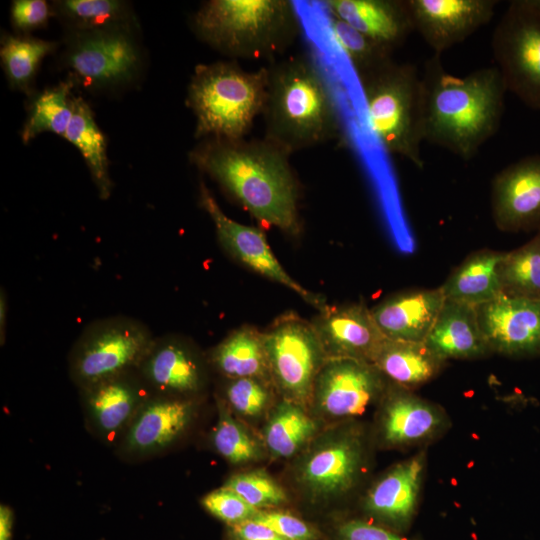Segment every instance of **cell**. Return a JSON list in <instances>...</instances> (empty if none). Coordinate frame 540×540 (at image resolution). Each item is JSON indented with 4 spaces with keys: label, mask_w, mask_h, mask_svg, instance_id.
<instances>
[{
    "label": "cell",
    "mask_w": 540,
    "mask_h": 540,
    "mask_svg": "<svg viewBox=\"0 0 540 540\" xmlns=\"http://www.w3.org/2000/svg\"><path fill=\"white\" fill-rule=\"evenodd\" d=\"M222 399L233 413L257 417L269 406L271 392L267 382L256 378L228 379Z\"/></svg>",
    "instance_id": "obj_38"
},
{
    "label": "cell",
    "mask_w": 540,
    "mask_h": 540,
    "mask_svg": "<svg viewBox=\"0 0 540 540\" xmlns=\"http://www.w3.org/2000/svg\"><path fill=\"white\" fill-rule=\"evenodd\" d=\"M504 255L487 248L469 254L439 286L445 299L478 307L498 297Z\"/></svg>",
    "instance_id": "obj_26"
},
{
    "label": "cell",
    "mask_w": 540,
    "mask_h": 540,
    "mask_svg": "<svg viewBox=\"0 0 540 540\" xmlns=\"http://www.w3.org/2000/svg\"><path fill=\"white\" fill-rule=\"evenodd\" d=\"M414 32L442 55L487 25L495 14L496 0H407Z\"/></svg>",
    "instance_id": "obj_17"
},
{
    "label": "cell",
    "mask_w": 540,
    "mask_h": 540,
    "mask_svg": "<svg viewBox=\"0 0 540 540\" xmlns=\"http://www.w3.org/2000/svg\"><path fill=\"white\" fill-rule=\"evenodd\" d=\"M267 67L262 112L264 138L292 155L343 133L344 118L334 86L311 54L287 56Z\"/></svg>",
    "instance_id": "obj_3"
},
{
    "label": "cell",
    "mask_w": 540,
    "mask_h": 540,
    "mask_svg": "<svg viewBox=\"0 0 540 540\" xmlns=\"http://www.w3.org/2000/svg\"><path fill=\"white\" fill-rule=\"evenodd\" d=\"M426 469V451L399 462L386 471L367 491L365 514L379 525L403 533L417 512Z\"/></svg>",
    "instance_id": "obj_19"
},
{
    "label": "cell",
    "mask_w": 540,
    "mask_h": 540,
    "mask_svg": "<svg viewBox=\"0 0 540 540\" xmlns=\"http://www.w3.org/2000/svg\"><path fill=\"white\" fill-rule=\"evenodd\" d=\"M64 60L85 87L113 89L131 83L139 74L142 58L132 28L73 31Z\"/></svg>",
    "instance_id": "obj_10"
},
{
    "label": "cell",
    "mask_w": 540,
    "mask_h": 540,
    "mask_svg": "<svg viewBox=\"0 0 540 540\" xmlns=\"http://www.w3.org/2000/svg\"><path fill=\"white\" fill-rule=\"evenodd\" d=\"M51 7L73 31L132 28V12L124 1L62 0L53 2Z\"/></svg>",
    "instance_id": "obj_31"
},
{
    "label": "cell",
    "mask_w": 540,
    "mask_h": 540,
    "mask_svg": "<svg viewBox=\"0 0 540 540\" xmlns=\"http://www.w3.org/2000/svg\"><path fill=\"white\" fill-rule=\"evenodd\" d=\"M533 5L540 10V0H531Z\"/></svg>",
    "instance_id": "obj_46"
},
{
    "label": "cell",
    "mask_w": 540,
    "mask_h": 540,
    "mask_svg": "<svg viewBox=\"0 0 540 540\" xmlns=\"http://www.w3.org/2000/svg\"><path fill=\"white\" fill-rule=\"evenodd\" d=\"M195 35L233 59H278L296 41L302 20L290 0H210L194 13Z\"/></svg>",
    "instance_id": "obj_4"
},
{
    "label": "cell",
    "mask_w": 540,
    "mask_h": 540,
    "mask_svg": "<svg viewBox=\"0 0 540 540\" xmlns=\"http://www.w3.org/2000/svg\"><path fill=\"white\" fill-rule=\"evenodd\" d=\"M73 83L72 78L60 82L34 99L21 133L24 143L43 132L64 136L74 111V97L71 96Z\"/></svg>",
    "instance_id": "obj_32"
},
{
    "label": "cell",
    "mask_w": 540,
    "mask_h": 540,
    "mask_svg": "<svg viewBox=\"0 0 540 540\" xmlns=\"http://www.w3.org/2000/svg\"><path fill=\"white\" fill-rule=\"evenodd\" d=\"M306 408L283 399L271 411L263 430V444L275 458L295 455L317 432Z\"/></svg>",
    "instance_id": "obj_30"
},
{
    "label": "cell",
    "mask_w": 540,
    "mask_h": 540,
    "mask_svg": "<svg viewBox=\"0 0 540 540\" xmlns=\"http://www.w3.org/2000/svg\"><path fill=\"white\" fill-rule=\"evenodd\" d=\"M56 46V42L27 35L2 37L1 62L11 87L23 92L29 91L41 61Z\"/></svg>",
    "instance_id": "obj_33"
},
{
    "label": "cell",
    "mask_w": 540,
    "mask_h": 540,
    "mask_svg": "<svg viewBox=\"0 0 540 540\" xmlns=\"http://www.w3.org/2000/svg\"><path fill=\"white\" fill-rule=\"evenodd\" d=\"M389 384L372 363L327 358L315 379L311 405L326 419H350L380 402Z\"/></svg>",
    "instance_id": "obj_12"
},
{
    "label": "cell",
    "mask_w": 540,
    "mask_h": 540,
    "mask_svg": "<svg viewBox=\"0 0 540 540\" xmlns=\"http://www.w3.org/2000/svg\"><path fill=\"white\" fill-rule=\"evenodd\" d=\"M263 335L271 382L284 399L311 405L315 379L327 359L313 324L290 312Z\"/></svg>",
    "instance_id": "obj_9"
},
{
    "label": "cell",
    "mask_w": 540,
    "mask_h": 540,
    "mask_svg": "<svg viewBox=\"0 0 540 540\" xmlns=\"http://www.w3.org/2000/svg\"><path fill=\"white\" fill-rule=\"evenodd\" d=\"M195 412L194 399L152 394L116 445L118 455L140 460L165 451L186 433Z\"/></svg>",
    "instance_id": "obj_15"
},
{
    "label": "cell",
    "mask_w": 540,
    "mask_h": 540,
    "mask_svg": "<svg viewBox=\"0 0 540 540\" xmlns=\"http://www.w3.org/2000/svg\"><path fill=\"white\" fill-rule=\"evenodd\" d=\"M228 540H285L271 527L255 519L228 526Z\"/></svg>",
    "instance_id": "obj_43"
},
{
    "label": "cell",
    "mask_w": 540,
    "mask_h": 540,
    "mask_svg": "<svg viewBox=\"0 0 540 540\" xmlns=\"http://www.w3.org/2000/svg\"><path fill=\"white\" fill-rule=\"evenodd\" d=\"M321 3L330 16L393 52L414 32L407 0H325Z\"/></svg>",
    "instance_id": "obj_23"
},
{
    "label": "cell",
    "mask_w": 540,
    "mask_h": 540,
    "mask_svg": "<svg viewBox=\"0 0 540 540\" xmlns=\"http://www.w3.org/2000/svg\"><path fill=\"white\" fill-rule=\"evenodd\" d=\"M329 31L335 44L348 59L358 79L375 72L394 60L392 50L338 18L329 17Z\"/></svg>",
    "instance_id": "obj_36"
},
{
    "label": "cell",
    "mask_w": 540,
    "mask_h": 540,
    "mask_svg": "<svg viewBox=\"0 0 540 540\" xmlns=\"http://www.w3.org/2000/svg\"><path fill=\"white\" fill-rule=\"evenodd\" d=\"M492 351L509 357L540 355V300L500 294L476 307Z\"/></svg>",
    "instance_id": "obj_18"
},
{
    "label": "cell",
    "mask_w": 540,
    "mask_h": 540,
    "mask_svg": "<svg viewBox=\"0 0 540 540\" xmlns=\"http://www.w3.org/2000/svg\"><path fill=\"white\" fill-rule=\"evenodd\" d=\"M267 82L266 66L247 71L236 60L197 65L186 98L195 138H246L262 115Z\"/></svg>",
    "instance_id": "obj_5"
},
{
    "label": "cell",
    "mask_w": 540,
    "mask_h": 540,
    "mask_svg": "<svg viewBox=\"0 0 540 540\" xmlns=\"http://www.w3.org/2000/svg\"><path fill=\"white\" fill-rule=\"evenodd\" d=\"M141 321L114 316L89 324L69 355V374L80 389L137 370L154 341Z\"/></svg>",
    "instance_id": "obj_7"
},
{
    "label": "cell",
    "mask_w": 540,
    "mask_h": 540,
    "mask_svg": "<svg viewBox=\"0 0 540 540\" xmlns=\"http://www.w3.org/2000/svg\"><path fill=\"white\" fill-rule=\"evenodd\" d=\"M137 372L153 394L163 396L193 399L205 385L200 357L174 336L154 338Z\"/></svg>",
    "instance_id": "obj_21"
},
{
    "label": "cell",
    "mask_w": 540,
    "mask_h": 540,
    "mask_svg": "<svg viewBox=\"0 0 540 540\" xmlns=\"http://www.w3.org/2000/svg\"><path fill=\"white\" fill-rule=\"evenodd\" d=\"M91 432L106 444H118L143 403L153 394L137 370L80 389Z\"/></svg>",
    "instance_id": "obj_16"
},
{
    "label": "cell",
    "mask_w": 540,
    "mask_h": 540,
    "mask_svg": "<svg viewBox=\"0 0 540 540\" xmlns=\"http://www.w3.org/2000/svg\"><path fill=\"white\" fill-rule=\"evenodd\" d=\"M358 80L368 127L382 149L422 168V84L418 68L393 60Z\"/></svg>",
    "instance_id": "obj_6"
},
{
    "label": "cell",
    "mask_w": 540,
    "mask_h": 540,
    "mask_svg": "<svg viewBox=\"0 0 540 540\" xmlns=\"http://www.w3.org/2000/svg\"><path fill=\"white\" fill-rule=\"evenodd\" d=\"M211 364L228 379L256 378L271 381L263 332L242 326L210 352Z\"/></svg>",
    "instance_id": "obj_28"
},
{
    "label": "cell",
    "mask_w": 540,
    "mask_h": 540,
    "mask_svg": "<svg viewBox=\"0 0 540 540\" xmlns=\"http://www.w3.org/2000/svg\"><path fill=\"white\" fill-rule=\"evenodd\" d=\"M13 522L12 509L2 504L0 506V540H12Z\"/></svg>",
    "instance_id": "obj_44"
},
{
    "label": "cell",
    "mask_w": 540,
    "mask_h": 540,
    "mask_svg": "<svg viewBox=\"0 0 540 540\" xmlns=\"http://www.w3.org/2000/svg\"><path fill=\"white\" fill-rule=\"evenodd\" d=\"M327 358L374 362L386 337L363 303L328 306L312 322Z\"/></svg>",
    "instance_id": "obj_22"
},
{
    "label": "cell",
    "mask_w": 540,
    "mask_h": 540,
    "mask_svg": "<svg viewBox=\"0 0 540 540\" xmlns=\"http://www.w3.org/2000/svg\"><path fill=\"white\" fill-rule=\"evenodd\" d=\"M491 48L506 90L540 110V10L531 0H515L492 33Z\"/></svg>",
    "instance_id": "obj_8"
},
{
    "label": "cell",
    "mask_w": 540,
    "mask_h": 540,
    "mask_svg": "<svg viewBox=\"0 0 540 540\" xmlns=\"http://www.w3.org/2000/svg\"><path fill=\"white\" fill-rule=\"evenodd\" d=\"M199 204L213 222L221 246L235 260L256 273L289 288L319 312L329 306L319 295L308 291L287 273L274 256L261 230L228 217L202 181L199 186Z\"/></svg>",
    "instance_id": "obj_13"
},
{
    "label": "cell",
    "mask_w": 540,
    "mask_h": 540,
    "mask_svg": "<svg viewBox=\"0 0 540 540\" xmlns=\"http://www.w3.org/2000/svg\"><path fill=\"white\" fill-rule=\"evenodd\" d=\"M491 213L495 226L503 232L540 226V155L526 156L494 176Z\"/></svg>",
    "instance_id": "obj_20"
},
{
    "label": "cell",
    "mask_w": 540,
    "mask_h": 540,
    "mask_svg": "<svg viewBox=\"0 0 540 540\" xmlns=\"http://www.w3.org/2000/svg\"><path fill=\"white\" fill-rule=\"evenodd\" d=\"M52 7L43 0H15L11 6V23L20 33L27 34L46 26Z\"/></svg>",
    "instance_id": "obj_41"
},
{
    "label": "cell",
    "mask_w": 540,
    "mask_h": 540,
    "mask_svg": "<svg viewBox=\"0 0 540 540\" xmlns=\"http://www.w3.org/2000/svg\"><path fill=\"white\" fill-rule=\"evenodd\" d=\"M201 503L211 515L226 523L227 526L251 520L259 511L225 486L206 494Z\"/></svg>",
    "instance_id": "obj_39"
},
{
    "label": "cell",
    "mask_w": 540,
    "mask_h": 540,
    "mask_svg": "<svg viewBox=\"0 0 540 540\" xmlns=\"http://www.w3.org/2000/svg\"><path fill=\"white\" fill-rule=\"evenodd\" d=\"M253 519L271 527L285 540L321 539L316 527L287 512L261 510Z\"/></svg>",
    "instance_id": "obj_40"
},
{
    "label": "cell",
    "mask_w": 540,
    "mask_h": 540,
    "mask_svg": "<svg viewBox=\"0 0 540 540\" xmlns=\"http://www.w3.org/2000/svg\"><path fill=\"white\" fill-rule=\"evenodd\" d=\"M291 155L263 138H205L189 160L259 222L292 236L301 230Z\"/></svg>",
    "instance_id": "obj_1"
},
{
    "label": "cell",
    "mask_w": 540,
    "mask_h": 540,
    "mask_svg": "<svg viewBox=\"0 0 540 540\" xmlns=\"http://www.w3.org/2000/svg\"><path fill=\"white\" fill-rule=\"evenodd\" d=\"M424 343L446 362L493 354L480 328L476 307L448 299Z\"/></svg>",
    "instance_id": "obj_25"
},
{
    "label": "cell",
    "mask_w": 540,
    "mask_h": 540,
    "mask_svg": "<svg viewBox=\"0 0 540 540\" xmlns=\"http://www.w3.org/2000/svg\"><path fill=\"white\" fill-rule=\"evenodd\" d=\"M7 295L3 288L0 293V341L1 344L5 342L6 326H7Z\"/></svg>",
    "instance_id": "obj_45"
},
{
    "label": "cell",
    "mask_w": 540,
    "mask_h": 540,
    "mask_svg": "<svg viewBox=\"0 0 540 540\" xmlns=\"http://www.w3.org/2000/svg\"><path fill=\"white\" fill-rule=\"evenodd\" d=\"M499 278L501 294L540 300V231L522 247L505 252Z\"/></svg>",
    "instance_id": "obj_34"
},
{
    "label": "cell",
    "mask_w": 540,
    "mask_h": 540,
    "mask_svg": "<svg viewBox=\"0 0 540 540\" xmlns=\"http://www.w3.org/2000/svg\"><path fill=\"white\" fill-rule=\"evenodd\" d=\"M449 426V417L440 405L393 383L380 401L377 434L385 447L425 445L441 437Z\"/></svg>",
    "instance_id": "obj_14"
},
{
    "label": "cell",
    "mask_w": 540,
    "mask_h": 540,
    "mask_svg": "<svg viewBox=\"0 0 540 540\" xmlns=\"http://www.w3.org/2000/svg\"><path fill=\"white\" fill-rule=\"evenodd\" d=\"M444 302L440 287L409 289L388 296L370 310L386 338L424 342Z\"/></svg>",
    "instance_id": "obj_24"
},
{
    "label": "cell",
    "mask_w": 540,
    "mask_h": 540,
    "mask_svg": "<svg viewBox=\"0 0 540 540\" xmlns=\"http://www.w3.org/2000/svg\"><path fill=\"white\" fill-rule=\"evenodd\" d=\"M224 486L259 511L279 507L287 501L283 488L263 470L234 474Z\"/></svg>",
    "instance_id": "obj_37"
},
{
    "label": "cell",
    "mask_w": 540,
    "mask_h": 540,
    "mask_svg": "<svg viewBox=\"0 0 540 540\" xmlns=\"http://www.w3.org/2000/svg\"><path fill=\"white\" fill-rule=\"evenodd\" d=\"M365 458V443L359 430H334L314 442L300 458L296 480L310 498L332 500L356 485Z\"/></svg>",
    "instance_id": "obj_11"
},
{
    "label": "cell",
    "mask_w": 540,
    "mask_h": 540,
    "mask_svg": "<svg viewBox=\"0 0 540 540\" xmlns=\"http://www.w3.org/2000/svg\"><path fill=\"white\" fill-rule=\"evenodd\" d=\"M421 84L424 142L465 161L474 158L501 126L507 90L498 68L457 76L433 54L424 62Z\"/></svg>",
    "instance_id": "obj_2"
},
{
    "label": "cell",
    "mask_w": 540,
    "mask_h": 540,
    "mask_svg": "<svg viewBox=\"0 0 540 540\" xmlns=\"http://www.w3.org/2000/svg\"><path fill=\"white\" fill-rule=\"evenodd\" d=\"M218 418L211 433L214 450L226 461L243 465L263 456L261 443L234 417L233 412L220 398L217 399Z\"/></svg>",
    "instance_id": "obj_35"
},
{
    "label": "cell",
    "mask_w": 540,
    "mask_h": 540,
    "mask_svg": "<svg viewBox=\"0 0 540 540\" xmlns=\"http://www.w3.org/2000/svg\"><path fill=\"white\" fill-rule=\"evenodd\" d=\"M336 540H418L393 531L370 520L350 519L336 531Z\"/></svg>",
    "instance_id": "obj_42"
},
{
    "label": "cell",
    "mask_w": 540,
    "mask_h": 540,
    "mask_svg": "<svg viewBox=\"0 0 540 540\" xmlns=\"http://www.w3.org/2000/svg\"><path fill=\"white\" fill-rule=\"evenodd\" d=\"M73 107V116L63 137L79 149L99 197L107 199L113 185L104 135L95 122L90 106L81 97H74Z\"/></svg>",
    "instance_id": "obj_29"
},
{
    "label": "cell",
    "mask_w": 540,
    "mask_h": 540,
    "mask_svg": "<svg viewBox=\"0 0 540 540\" xmlns=\"http://www.w3.org/2000/svg\"><path fill=\"white\" fill-rule=\"evenodd\" d=\"M445 364L424 342L388 338L373 362L390 383L411 391L434 379Z\"/></svg>",
    "instance_id": "obj_27"
}]
</instances>
